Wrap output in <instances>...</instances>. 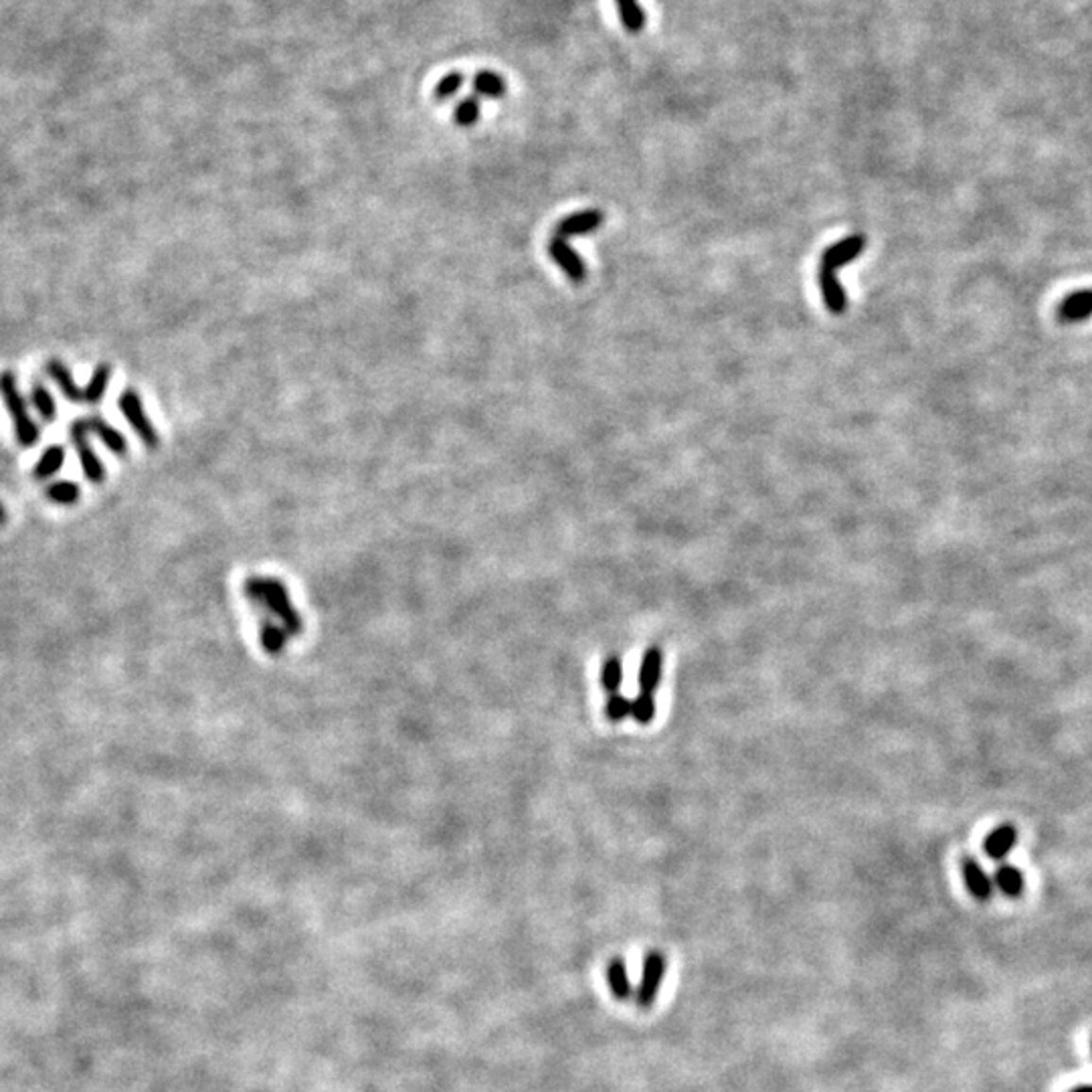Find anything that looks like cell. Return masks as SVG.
Masks as SVG:
<instances>
[{
  "mask_svg": "<svg viewBox=\"0 0 1092 1092\" xmlns=\"http://www.w3.org/2000/svg\"><path fill=\"white\" fill-rule=\"evenodd\" d=\"M864 249H866V237L862 233H856L826 249L822 260H819V273H817L819 290H822L824 304L831 314H844L847 308V298L838 280V269L858 260Z\"/></svg>",
  "mask_w": 1092,
  "mask_h": 1092,
  "instance_id": "1",
  "label": "cell"
},
{
  "mask_svg": "<svg viewBox=\"0 0 1092 1092\" xmlns=\"http://www.w3.org/2000/svg\"><path fill=\"white\" fill-rule=\"evenodd\" d=\"M0 399L10 415L14 425V437L23 445V448H33L39 441V425L33 421L31 413L26 409L25 399L19 391L17 377L10 370L0 372Z\"/></svg>",
  "mask_w": 1092,
  "mask_h": 1092,
  "instance_id": "2",
  "label": "cell"
},
{
  "mask_svg": "<svg viewBox=\"0 0 1092 1092\" xmlns=\"http://www.w3.org/2000/svg\"><path fill=\"white\" fill-rule=\"evenodd\" d=\"M118 405L126 417V421L136 431V435L142 439V443L150 450H156L158 443H161V437H158V431L150 421L146 409H144L140 395L134 389H128L122 393Z\"/></svg>",
  "mask_w": 1092,
  "mask_h": 1092,
  "instance_id": "3",
  "label": "cell"
},
{
  "mask_svg": "<svg viewBox=\"0 0 1092 1092\" xmlns=\"http://www.w3.org/2000/svg\"><path fill=\"white\" fill-rule=\"evenodd\" d=\"M666 969H668V959L664 953L659 951H650L643 959V973H641V983L638 989V1005L641 1010H650L656 998H657V991L662 987V981L666 977Z\"/></svg>",
  "mask_w": 1092,
  "mask_h": 1092,
  "instance_id": "4",
  "label": "cell"
},
{
  "mask_svg": "<svg viewBox=\"0 0 1092 1092\" xmlns=\"http://www.w3.org/2000/svg\"><path fill=\"white\" fill-rule=\"evenodd\" d=\"M71 441L76 445V453L85 478L92 484H102L106 480V468L90 443L88 421H76L71 425Z\"/></svg>",
  "mask_w": 1092,
  "mask_h": 1092,
  "instance_id": "5",
  "label": "cell"
},
{
  "mask_svg": "<svg viewBox=\"0 0 1092 1092\" xmlns=\"http://www.w3.org/2000/svg\"><path fill=\"white\" fill-rule=\"evenodd\" d=\"M549 255L574 283H583L587 280V265L583 262V257L569 246V241L565 237L555 235L549 241Z\"/></svg>",
  "mask_w": 1092,
  "mask_h": 1092,
  "instance_id": "6",
  "label": "cell"
},
{
  "mask_svg": "<svg viewBox=\"0 0 1092 1092\" xmlns=\"http://www.w3.org/2000/svg\"><path fill=\"white\" fill-rule=\"evenodd\" d=\"M1056 318L1062 324H1079L1092 318V287L1076 290L1060 299L1056 306Z\"/></svg>",
  "mask_w": 1092,
  "mask_h": 1092,
  "instance_id": "7",
  "label": "cell"
},
{
  "mask_svg": "<svg viewBox=\"0 0 1092 1092\" xmlns=\"http://www.w3.org/2000/svg\"><path fill=\"white\" fill-rule=\"evenodd\" d=\"M961 874L973 898H977L980 902H987L991 895H994V880L989 879V874L975 858L971 856L961 858Z\"/></svg>",
  "mask_w": 1092,
  "mask_h": 1092,
  "instance_id": "8",
  "label": "cell"
},
{
  "mask_svg": "<svg viewBox=\"0 0 1092 1092\" xmlns=\"http://www.w3.org/2000/svg\"><path fill=\"white\" fill-rule=\"evenodd\" d=\"M603 219H606V214L597 209H587V211H579V213H572L569 217L560 219V223L556 225V233L558 237H579V235H589L593 233L595 229H599L603 225Z\"/></svg>",
  "mask_w": 1092,
  "mask_h": 1092,
  "instance_id": "9",
  "label": "cell"
},
{
  "mask_svg": "<svg viewBox=\"0 0 1092 1092\" xmlns=\"http://www.w3.org/2000/svg\"><path fill=\"white\" fill-rule=\"evenodd\" d=\"M664 674V652L657 645H650L643 652V659L640 666V690L643 694H656Z\"/></svg>",
  "mask_w": 1092,
  "mask_h": 1092,
  "instance_id": "10",
  "label": "cell"
},
{
  "mask_svg": "<svg viewBox=\"0 0 1092 1092\" xmlns=\"http://www.w3.org/2000/svg\"><path fill=\"white\" fill-rule=\"evenodd\" d=\"M1015 844H1017V829L1012 824H1001L987 833V838L983 840V852L987 858L1001 862L1003 858L1010 856Z\"/></svg>",
  "mask_w": 1092,
  "mask_h": 1092,
  "instance_id": "11",
  "label": "cell"
},
{
  "mask_svg": "<svg viewBox=\"0 0 1092 1092\" xmlns=\"http://www.w3.org/2000/svg\"><path fill=\"white\" fill-rule=\"evenodd\" d=\"M45 370H47V375L53 379V383H55L57 386H60L61 395H63L67 401H71V403H81V401H83V389H79L76 379H74V375H71L69 367H67L63 361H60V358H51V361H49L47 367H45Z\"/></svg>",
  "mask_w": 1092,
  "mask_h": 1092,
  "instance_id": "12",
  "label": "cell"
},
{
  "mask_svg": "<svg viewBox=\"0 0 1092 1092\" xmlns=\"http://www.w3.org/2000/svg\"><path fill=\"white\" fill-rule=\"evenodd\" d=\"M88 427L92 434H95L110 452H113L116 455H126L128 452V443L126 437L120 434L116 427H111L106 419L102 417H90L88 419Z\"/></svg>",
  "mask_w": 1092,
  "mask_h": 1092,
  "instance_id": "13",
  "label": "cell"
},
{
  "mask_svg": "<svg viewBox=\"0 0 1092 1092\" xmlns=\"http://www.w3.org/2000/svg\"><path fill=\"white\" fill-rule=\"evenodd\" d=\"M994 884L1001 890V893L1008 896V898H1019L1024 895L1026 890V879H1024V872L1012 866V864H1003L996 870V879Z\"/></svg>",
  "mask_w": 1092,
  "mask_h": 1092,
  "instance_id": "14",
  "label": "cell"
},
{
  "mask_svg": "<svg viewBox=\"0 0 1092 1092\" xmlns=\"http://www.w3.org/2000/svg\"><path fill=\"white\" fill-rule=\"evenodd\" d=\"M473 92L482 97H490V99H502L506 95V79L502 77L496 71L490 69H480L476 76H473Z\"/></svg>",
  "mask_w": 1092,
  "mask_h": 1092,
  "instance_id": "15",
  "label": "cell"
},
{
  "mask_svg": "<svg viewBox=\"0 0 1092 1092\" xmlns=\"http://www.w3.org/2000/svg\"><path fill=\"white\" fill-rule=\"evenodd\" d=\"M607 983H609L611 994H613L617 999L625 1001V999H629L631 996H634V987H631V981H629V975H627V967H625V961H623V959H620V957L611 959L609 967H607Z\"/></svg>",
  "mask_w": 1092,
  "mask_h": 1092,
  "instance_id": "16",
  "label": "cell"
},
{
  "mask_svg": "<svg viewBox=\"0 0 1092 1092\" xmlns=\"http://www.w3.org/2000/svg\"><path fill=\"white\" fill-rule=\"evenodd\" d=\"M65 464V448L63 445H49V448L41 453L37 466L33 468L35 480H49Z\"/></svg>",
  "mask_w": 1092,
  "mask_h": 1092,
  "instance_id": "17",
  "label": "cell"
},
{
  "mask_svg": "<svg viewBox=\"0 0 1092 1092\" xmlns=\"http://www.w3.org/2000/svg\"><path fill=\"white\" fill-rule=\"evenodd\" d=\"M110 379H111V367H110L108 363L97 365L95 370L92 372L90 383L83 386V403L97 405L99 401L104 399L106 391H108Z\"/></svg>",
  "mask_w": 1092,
  "mask_h": 1092,
  "instance_id": "18",
  "label": "cell"
},
{
  "mask_svg": "<svg viewBox=\"0 0 1092 1092\" xmlns=\"http://www.w3.org/2000/svg\"><path fill=\"white\" fill-rule=\"evenodd\" d=\"M617 3V10H620V19L622 25L627 33L631 35H638L643 31L645 26V14L640 7L638 0H615Z\"/></svg>",
  "mask_w": 1092,
  "mask_h": 1092,
  "instance_id": "19",
  "label": "cell"
},
{
  "mask_svg": "<svg viewBox=\"0 0 1092 1092\" xmlns=\"http://www.w3.org/2000/svg\"><path fill=\"white\" fill-rule=\"evenodd\" d=\"M623 682V664H622V657L620 656H609L606 659V664L601 668V686L606 688V692L617 694L622 688Z\"/></svg>",
  "mask_w": 1092,
  "mask_h": 1092,
  "instance_id": "20",
  "label": "cell"
},
{
  "mask_svg": "<svg viewBox=\"0 0 1092 1092\" xmlns=\"http://www.w3.org/2000/svg\"><path fill=\"white\" fill-rule=\"evenodd\" d=\"M453 120L459 128H471L480 120V99L478 95H468L453 110Z\"/></svg>",
  "mask_w": 1092,
  "mask_h": 1092,
  "instance_id": "21",
  "label": "cell"
},
{
  "mask_svg": "<svg viewBox=\"0 0 1092 1092\" xmlns=\"http://www.w3.org/2000/svg\"><path fill=\"white\" fill-rule=\"evenodd\" d=\"M79 496H81L79 486L74 484V482H67V480L53 482V484L47 487V498H49L51 502H55V504H61V506L76 504V502L79 500Z\"/></svg>",
  "mask_w": 1092,
  "mask_h": 1092,
  "instance_id": "22",
  "label": "cell"
},
{
  "mask_svg": "<svg viewBox=\"0 0 1092 1092\" xmlns=\"http://www.w3.org/2000/svg\"><path fill=\"white\" fill-rule=\"evenodd\" d=\"M31 401H33V407L37 409V413L43 417V419L49 421V423L57 419V403H55V399H53L47 386L35 384L33 391H31Z\"/></svg>",
  "mask_w": 1092,
  "mask_h": 1092,
  "instance_id": "23",
  "label": "cell"
},
{
  "mask_svg": "<svg viewBox=\"0 0 1092 1092\" xmlns=\"http://www.w3.org/2000/svg\"><path fill=\"white\" fill-rule=\"evenodd\" d=\"M656 698L654 694H643L640 692L634 700H631V718L638 725H650L654 718H656Z\"/></svg>",
  "mask_w": 1092,
  "mask_h": 1092,
  "instance_id": "24",
  "label": "cell"
},
{
  "mask_svg": "<svg viewBox=\"0 0 1092 1092\" xmlns=\"http://www.w3.org/2000/svg\"><path fill=\"white\" fill-rule=\"evenodd\" d=\"M462 85H464V76L459 74V71H452V74L439 79V83L435 85L434 97L437 99V102H448V99H452L459 94Z\"/></svg>",
  "mask_w": 1092,
  "mask_h": 1092,
  "instance_id": "25",
  "label": "cell"
},
{
  "mask_svg": "<svg viewBox=\"0 0 1092 1092\" xmlns=\"http://www.w3.org/2000/svg\"><path fill=\"white\" fill-rule=\"evenodd\" d=\"M606 714L611 723H623L625 718L631 716V700L620 692L611 694L607 700Z\"/></svg>",
  "mask_w": 1092,
  "mask_h": 1092,
  "instance_id": "26",
  "label": "cell"
},
{
  "mask_svg": "<svg viewBox=\"0 0 1092 1092\" xmlns=\"http://www.w3.org/2000/svg\"><path fill=\"white\" fill-rule=\"evenodd\" d=\"M1068 1092H1092V1084H1081V1086H1074Z\"/></svg>",
  "mask_w": 1092,
  "mask_h": 1092,
  "instance_id": "27",
  "label": "cell"
},
{
  "mask_svg": "<svg viewBox=\"0 0 1092 1092\" xmlns=\"http://www.w3.org/2000/svg\"><path fill=\"white\" fill-rule=\"evenodd\" d=\"M5 520H7V512H5V506L0 504V524H3Z\"/></svg>",
  "mask_w": 1092,
  "mask_h": 1092,
  "instance_id": "28",
  "label": "cell"
}]
</instances>
